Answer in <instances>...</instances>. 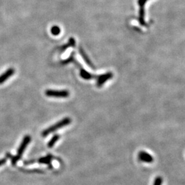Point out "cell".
Instances as JSON below:
<instances>
[{"label": "cell", "mask_w": 185, "mask_h": 185, "mask_svg": "<svg viewBox=\"0 0 185 185\" xmlns=\"http://www.w3.org/2000/svg\"><path fill=\"white\" fill-rule=\"evenodd\" d=\"M30 141H31V137L30 135H26V136L24 137V138L23 139V141H22L19 149H18L17 156H12V155L8 154V153L6 154V156H7L9 158L10 157L12 166L16 165V164H17L18 161H19L20 159H21L22 155H23V154L24 153V151L26 150L27 146H28V144L30 143Z\"/></svg>", "instance_id": "cell-1"}, {"label": "cell", "mask_w": 185, "mask_h": 185, "mask_svg": "<svg viewBox=\"0 0 185 185\" xmlns=\"http://www.w3.org/2000/svg\"><path fill=\"white\" fill-rule=\"evenodd\" d=\"M71 123V119L69 118V117H65L61 120L58 121V122L56 123L54 125L51 126L50 127L46 128V130H44L42 132L41 135L43 137H46L47 136H48L49 134L52 133L54 132L57 131L58 130L60 129V128H62L65 127V126L69 125L70 123Z\"/></svg>", "instance_id": "cell-2"}, {"label": "cell", "mask_w": 185, "mask_h": 185, "mask_svg": "<svg viewBox=\"0 0 185 185\" xmlns=\"http://www.w3.org/2000/svg\"><path fill=\"white\" fill-rule=\"evenodd\" d=\"M45 94L47 97L56 98H67L69 96V91L67 90H54L47 89L45 92Z\"/></svg>", "instance_id": "cell-3"}, {"label": "cell", "mask_w": 185, "mask_h": 185, "mask_svg": "<svg viewBox=\"0 0 185 185\" xmlns=\"http://www.w3.org/2000/svg\"><path fill=\"white\" fill-rule=\"evenodd\" d=\"M148 0H138V4L139 6V21L141 26H146L145 21V5Z\"/></svg>", "instance_id": "cell-4"}, {"label": "cell", "mask_w": 185, "mask_h": 185, "mask_svg": "<svg viewBox=\"0 0 185 185\" xmlns=\"http://www.w3.org/2000/svg\"><path fill=\"white\" fill-rule=\"evenodd\" d=\"M113 77V73L112 72H107L101 75H98L96 79V85L98 87H101L106 82V81L110 80Z\"/></svg>", "instance_id": "cell-5"}, {"label": "cell", "mask_w": 185, "mask_h": 185, "mask_svg": "<svg viewBox=\"0 0 185 185\" xmlns=\"http://www.w3.org/2000/svg\"><path fill=\"white\" fill-rule=\"evenodd\" d=\"M15 69L13 68H9L6 71L0 75V84H3L6 82V80H8V78H10V77H12L13 76V74L15 73Z\"/></svg>", "instance_id": "cell-6"}, {"label": "cell", "mask_w": 185, "mask_h": 185, "mask_svg": "<svg viewBox=\"0 0 185 185\" xmlns=\"http://www.w3.org/2000/svg\"><path fill=\"white\" fill-rule=\"evenodd\" d=\"M78 50H79V52H80V56H82V58H83V60H84V62L87 63V65H88V66L90 67L92 69H95V65H93V63L91 62V60H90L89 57V56H88L87 54H86V52L84 51V49H83L82 47H79Z\"/></svg>", "instance_id": "cell-7"}, {"label": "cell", "mask_w": 185, "mask_h": 185, "mask_svg": "<svg viewBox=\"0 0 185 185\" xmlns=\"http://www.w3.org/2000/svg\"><path fill=\"white\" fill-rule=\"evenodd\" d=\"M138 157L140 161H143L144 162H148V163H150V162H152L154 161V159H153L152 156L150 154H148V153L144 152V151H141V152H139Z\"/></svg>", "instance_id": "cell-8"}, {"label": "cell", "mask_w": 185, "mask_h": 185, "mask_svg": "<svg viewBox=\"0 0 185 185\" xmlns=\"http://www.w3.org/2000/svg\"><path fill=\"white\" fill-rule=\"evenodd\" d=\"M75 46H76V40L74 39V38L71 37L69 39L68 42L67 43V44L63 45V46L59 47V51L60 53H62L65 50H67V49L69 48V47H75Z\"/></svg>", "instance_id": "cell-9"}, {"label": "cell", "mask_w": 185, "mask_h": 185, "mask_svg": "<svg viewBox=\"0 0 185 185\" xmlns=\"http://www.w3.org/2000/svg\"><path fill=\"white\" fill-rule=\"evenodd\" d=\"M52 160V156L51 155H47L45 157H42L40 159H39L38 162H39L40 164H49L50 162Z\"/></svg>", "instance_id": "cell-10"}, {"label": "cell", "mask_w": 185, "mask_h": 185, "mask_svg": "<svg viewBox=\"0 0 185 185\" xmlns=\"http://www.w3.org/2000/svg\"><path fill=\"white\" fill-rule=\"evenodd\" d=\"M60 139V135L54 134V136L52 137V138L50 139V141H49V143H47V146H48L49 148H53V147L55 145L56 142L58 141V139Z\"/></svg>", "instance_id": "cell-11"}, {"label": "cell", "mask_w": 185, "mask_h": 185, "mask_svg": "<svg viewBox=\"0 0 185 185\" xmlns=\"http://www.w3.org/2000/svg\"><path fill=\"white\" fill-rule=\"evenodd\" d=\"M51 33L54 36H58L60 33V28L57 26H54L51 28Z\"/></svg>", "instance_id": "cell-12"}, {"label": "cell", "mask_w": 185, "mask_h": 185, "mask_svg": "<svg viewBox=\"0 0 185 185\" xmlns=\"http://www.w3.org/2000/svg\"><path fill=\"white\" fill-rule=\"evenodd\" d=\"M162 182V180L161 177H156L154 180V185H161Z\"/></svg>", "instance_id": "cell-13"}, {"label": "cell", "mask_w": 185, "mask_h": 185, "mask_svg": "<svg viewBox=\"0 0 185 185\" xmlns=\"http://www.w3.org/2000/svg\"><path fill=\"white\" fill-rule=\"evenodd\" d=\"M6 159H0V167L3 165V164H4L6 162Z\"/></svg>", "instance_id": "cell-14"}]
</instances>
